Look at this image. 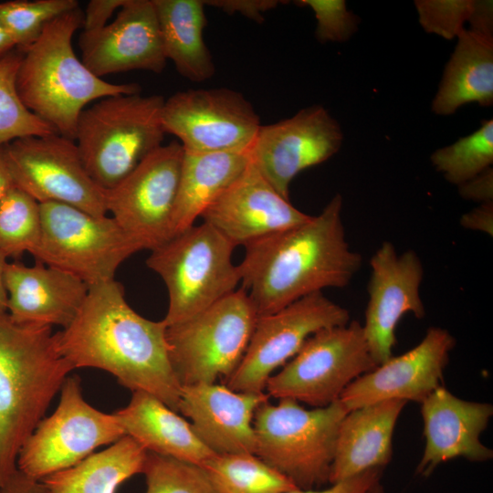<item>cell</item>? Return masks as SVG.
I'll return each mask as SVG.
<instances>
[{
    "instance_id": "cell-29",
    "label": "cell",
    "mask_w": 493,
    "mask_h": 493,
    "mask_svg": "<svg viewBox=\"0 0 493 493\" xmlns=\"http://www.w3.org/2000/svg\"><path fill=\"white\" fill-rule=\"evenodd\" d=\"M147 455L139 443L123 435L106 449L41 481L49 493H116L127 479L142 473Z\"/></svg>"
},
{
    "instance_id": "cell-13",
    "label": "cell",
    "mask_w": 493,
    "mask_h": 493,
    "mask_svg": "<svg viewBox=\"0 0 493 493\" xmlns=\"http://www.w3.org/2000/svg\"><path fill=\"white\" fill-rule=\"evenodd\" d=\"M350 321L348 309L323 292L257 317L246 351L226 385L236 392L263 393L274 371L294 357L311 335Z\"/></svg>"
},
{
    "instance_id": "cell-45",
    "label": "cell",
    "mask_w": 493,
    "mask_h": 493,
    "mask_svg": "<svg viewBox=\"0 0 493 493\" xmlns=\"http://www.w3.org/2000/svg\"><path fill=\"white\" fill-rule=\"evenodd\" d=\"M8 257L0 251V313H6L8 295L5 284V271Z\"/></svg>"
},
{
    "instance_id": "cell-16",
    "label": "cell",
    "mask_w": 493,
    "mask_h": 493,
    "mask_svg": "<svg viewBox=\"0 0 493 493\" xmlns=\"http://www.w3.org/2000/svg\"><path fill=\"white\" fill-rule=\"evenodd\" d=\"M343 132L321 105L299 110L290 118L261 125L248 151L250 162L284 198L303 170L320 164L341 149Z\"/></svg>"
},
{
    "instance_id": "cell-41",
    "label": "cell",
    "mask_w": 493,
    "mask_h": 493,
    "mask_svg": "<svg viewBox=\"0 0 493 493\" xmlns=\"http://www.w3.org/2000/svg\"><path fill=\"white\" fill-rule=\"evenodd\" d=\"M493 173L488 168L475 178L458 186L459 194L466 199H472L483 203L492 202L493 197Z\"/></svg>"
},
{
    "instance_id": "cell-30",
    "label": "cell",
    "mask_w": 493,
    "mask_h": 493,
    "mask_svg": "<svg viewBox=\"0 0 493 493\" xmlns=\"http://www.w3.org/2000/svg\"><path fill=\"white\" fill-rule=\"evenodd\" d=\"M201 467L216 493H282L298 488L255 454L215 455Z\"/></svg>"
},
{
    "instance_id": "cell-40",
    "label": "cell",
    "mask_w": 493,
    "mask_h": 493,
    "mask_svg": "<svg viewBox=\"0 0 493 493\" xmlns=\"http://www.w3.org/2000/svg\"><path fill=\"white\" fill-rule=\"evenodd\" d=\"M126 0H90L83 11L81 33L100 30L110 22V18L124 5Z\"/></svg>"
},
{
    "instance_id": "cell-27",
    "label": "cell",
    "mask_w": 493,
    "mask_h": 493,
    "mask_svg": "<svg viewBox=\"0 0 493 493\" xmlns=\"http://www.w3.org/2000/svg\"><path fill=\"white\" fill-rule=\"evenodd\" d=\"M248 163V152L184 151L173 216V236L194 226Z\"/></svg>"
},
{
    "instance_id": "cell-8",
    "label": "cell",
    "mask_w": 493,
    "mask_h": 493,
    "mask_svg": "<svg viewBox=\"0 0 493 493\" xmlns=\"http://www.w3.org/2000/svg\"><path fill=\"white\" fill-rule=\"evenodd\" d=\"M257 320L240 288L192 318L167 326L170 361L181 386L227 379L246 351Z\"/></svg>"
},
{
    "instance_id": "cell-25",
    "label": "cell",
    "mask_w": 493,
    "mask_h": 493,
    "mask_svg": "<svg viewBox=\"0 0 493 493\" xmlns=\"http://www.w3.org/2000/svg\"><path fill=\"white\" fill-rule=\"evenodd\" d=\"M124 430L147 452L202 467L214 454L197 437L190 422L155 396L133 392L115 413Z\"/></svg>"
},
{
    "instance_id": "cell-14",
    "label": "cell",
    "mask_w": 493,
    "mask_h": 493,
    "mask_svg": "<svg viewBox=\"0 0 493 493\" xmlns=\"http://www.w3.org/2000/svg\"><path fill=\"white\" fill-rule=\"evenodd\" d=\"M165 133L190 152H248L261 126L251 102L228 88L189 89L164 99Z\"/></svg>"
},
{
    "instance_id": "cell-47",
    "label": "cell",
    "mask_w": 493,
    "mask_h": 493,
    "mask_svg": "<svg viewBox=\"0 0 493 493\" xmlns=\"http://www.w3.org/2000/svg\"><path fill=\"white\" fill-rule=\"evenodd\" d=\"M369 493H383V488L380 484V482H378L372 489Z\"/></svg>"
},
{
    "instance_id": "cell-22",
    "label": "cell",
    "mask_w": 493,
    "mask_h": 493,
    "mask_svg": "<svg viewBox=\"0 0 493 493\" xmlns=\"http://www.w3.org/2000/svg\"><path fill=\"white\" fill-rule=\"evenodd\" d=\"M425 446L416 473L427 477L443 462L456 457L481 462L493 452L479 440L493 414L488 403L462 400L442 385L422 403Z\"/></svg>"
},
{
    "instance_id": "cell-39",
    "label": "cell",
    "mask_w": 493,
    "mask_h": 493,
    "mask_svg": "<svg viewBox=\"0 0 493 493\" xmlns=\"http://www.w3.org/2000/svg\"><path fill=\"white\" fill-rule=\"evenodd\" d=\"M382 468H372L344 480L330 484L325 489H294L282 493H369L380 482Z\"/></svg>"
},
{
    "instance_id": "cell-33",
    "label": "cell",
    "mask_w": 493,
    "mask_h": 493,
    "mask_svg": "<svg viewBox=\"0 0 493 493\" xmlns=\"http://www.w3.org/2000/svg\"><path fill=\"white\" fill-rule=\"evenodd\" d=\"M41 233L40 205L20 188L12 187L0 201V251L8 257L33 255Z\"/></svg>"
},
{
    "instance_id": "cell-6",
    "label": "cell",
    "mask_w": 493,
    "mask_h": 493,
    "mask_svg": "<svg viewBox=\"0 0 493 493\" xmlns=\"http://www.w3.org/2000/svg\"><path fill=\"white\" fill-rule=\"evenodd\" d=\"M349 411L340 400L306 409L292 399L262 404L254 416L256 455L298 488L329 482L340 425Z\"/></svg>"
},
{
    "instance_id": "cell-28",
    "label": "cell",
    "mask_w": 493,
    "mask_h": 493,
    "mask_svg": "<svg viewBox=\"0 0 493 493\" xmlns=\"http://www.w3.org/2000/svg\"><path fill=\"white\" fill-rule=\"evenodd\" d=\"M163 50L178 73L193 82L211 79L215 67L204 40L203 0H152Z\"/></svg>"
},
{
    "instance_id": "cell-23",
    "label": "cell",
    "mask_w": 493,
    "mask_h": 493,
    "mask_svg": "<svg viewBox=\"0 0 493 493\" xmlns=\"http://www.w3.org/2000/svg\"><path fill=\"white\" fill-rule=\"evenodd\" d=\"M7 315L16 324L66 328L74 320L89 286L77 277L36 261L7 263Z\"/></svg>"
},
{
    "instance_id": "cell-1",
    "label": "cell",
    "mask_w": 493,
    "mask_h": 493,
    "mask_svg": "<svg viewBox=\"0 0 493 493\" xmlns=\"http://www.w3.org/2000/svg\"><path fill=\"white\" fill-rule=\"evenodd\" d=\"M166 329L163 320L137 313L113 278L89 286L76 317L56 338L73 370L108 372L132 393H150L179 413L182 386L170 361Z\"/></svg>"
},
{
    "instance_id": "cell-12",
    "label": "cell",
    "mask_w": 493,
    "mask_h": 493,
    "mask_svg": "<svg viewBox=\"0 0 493 493\" xmlns=\"http://www.w3.org/2000/svg\"><path fill=\"white\" fill-rule=\"evenodd\" d=\"M3 151L15 186L39 204L108 215L106 191L88 174L73 140L58 133L28 136L3 145Z\"/></svg>"
},
{
    "instance_id": "cell-44",
    "label": "cell",
    "mask_w": 493,
    "mask_h": 493,
    "mask_svg": "<svg viewBox=\"0 0 493 493\" xmlns=\"http://www.w3.org/2000/svg\"><path fill=\"white\" fill-rule=\"evenodd\" d=\"M14 182L7 168L3 146L0 147V201L5 195V194L14 187Z\"/></svg>"
},
{
    "instance_id": "cell-36",
    "label": "cell",
    "mask_w": 493,
    "mask_h": 493,
    "mask_svg": "<svg viewBox=\"0 0 493 493\" xmlns=\"http://www.w3.org/2000/svg\"><path fill=\"white\" fill-rule=\"evenodd\" d=\"M474 0H416L419 23L431 34L446 39L456 37L469 22L475 9Z\"/></svg>"
},
{
    "instance_id": "cell-2",
    "label": "cell",
    "mask_w": 493,
    "mask_h": 493,
    "mask_svg": "<svg viewBox=\"0 0 493 493\" xmlns=\"http://www.w3.org/2000/svg\"><path fill=\"white\" fill-rule=\"evenodd\" d=\"M342 204L337 194L306 222L244 246L237 269L257 317L324 288L351 283L362 259L346 239Z\"/></svg>"
},
{
    "instance_id": "cell-35",
    "label": "cell",
    "mask_w": 493,
    "mask_h": 493,
    "mask_svg": "<svg viewBox=\"0 0 493 493\" xmlns=\"http://www.w3.org/2000/svg\"><path fill=\"white\" fill-rule=\"evenodd\" d=\"M142 474L145 493H216L196 465L148 452Z\"/></svg>"
},
{
    "instance_id": "cell-24",
    "label": "cell",
    "mask_w": 493,
    "mask_h": 493,
    "mask_svg": "<svg viewBox=\"0 0 493 493\" xmlns=\"http://www.w3.org/2000/svg\"><path fill=\"white\" fill-rule=\"evenodd\" d=\"M406 404L387 400L346 414L338 431L330 484L389 463L393 430Z\"/></svg>"
},
{
    "instance_id": "cell-11",
    "label": "cell",
    "mask_w": 493,
    "mask_h": 493,
    "mask_svg": "<svg viewBox=\"0 0 493 493\" xmlns=\"http://www.w3.org/2000/svg\"><path fill=\"white\" fill-rule=\"evenodd\" d=\"M59 392L56 410L37 424L17 455L16 468L37 480L71 467L125 435L116 414L101 412L84 399L78 376H68Z\"/></svg>"
},
{
    "instance_id": "cell-19",
    "label": "cell",
    "mask_w": 493,
    "mask_h": 493,
    "mask_svg": "<svg viewBox=\"0 0 493 493\" xmlns=\"http://www.w3.org/2000/svg\"><path fill=\"white\" fill-rule=\"evenodd\" d=\"M81 61L97 77L148 70L163 71L164 54L152 0H126L113 21L79 37Z\"/></svg>"
},
{
    "instance_id": "cell-26",
    "label": "cell",
    "mask_w": 493,
    "mask_h": 493,
    "mask_svg": "<svg viewBox=\"0 0 493 493\" xmlns=\"http://www.w3.org/2000/svg\"><path fill=\"white\" fill-rule=\"evenodd\" d=\"M432 101L437 115L454 114L467 103L493 104V35L462 29Z\"/></svg>"
},
{
    "instance_id": "cell-31",
    "label": "cell",
    "mask_w": 493,
    "mask_h": 493,
    "mask_svg": "<svg viewBox=\"0 0 493 493\" xmlns=\"http://www.w3.org/2000/svg\"><path fill=\"white\" fill-rule=\"evenodd\" d=\"M435 170L457 186L475 178L493 163V121L484 120L473 133L437 149L431 157Z\"/></svg>"
},
{
    "instance_id": "cell-4",
    "label": "cell",
    "mask_w": 493,
    "mask_h": 493,
    "mask_svg": "<svg viewBox=\"0 0 493 493\" xmlns=\"http://www.w3.org/2000/svg\"><path fill=\"white\" fill-rule=\"evenodd\" d=\"M78 7L51 21L24 51L16 76L24 105L57 133L74 141L81 111L108 96L140 93L137 83H110L93 74L75 54L72 39L81 27Z\"/></svg>"
},
{
    "instance_id": "cell-42",
    "label": "cell",
    "mask_w": 493,
    "mask_h": 493,
    "mask_svg": "<svg viewBox=\"0 0 493 493\" xmlns=\"http://www.w3.org/2000/svg\"><path fill=\"white\" fill-rule=\"evenodd\" d=\"M0 493H49L41 480L31 478L16 469L0 485Z\"/></svg>"
},
{
    "instance_id": "cell-18",
    "label": "cell",
    "mask_w": 493,
    "mask_h": 493,
    "mask_svg": "<svg viewBox=\"0 0 493 493\" xmlns=\"http://www.w3.org/2000/svg\"><path fill=\"white\" fill-rule=\"evenodd\" d=\"M455 344L448 330L430 327L415 347L355 379L339 400L348 411L387 400L422 403L441 385Z\"/></svg>"
},
{
    "instance_id": "cell-17",
    "label": "cell",
    "mask_w": 493,
    "mask_h": 493,
    "mask_svg": "<svg viewBox=\"0 0 493 493\" xmlns=\"http://www.w3.org/2000/svg\"><path fill=\"white\" fill-rule=\"evenodd\" d=\"M370 267L369 299L362 330L371 355L380 365L393 356L400 320L407 313L417 319L425 315L420 296L424 267L414 251L398 254L388 241L372 255Z\"/></svg>"
},
{
    "instance_id": "cell-38",
    "label": "cell",
    "mask_w": 493,
    "mask_h": 493,
    "mask_svg": "<svg viewBox=\"0 0 493 493\" xmlns=\"http://www.w3.org/2000/svg\"><path fill=\"white\" fill-rule=\"evenodd\" d=\"M205 5H210L233 15L240 14L257 23H262L264 14L275 8L281 1L278 0H203Z\"/></svg>"
},
{
    "instance_id": "cell-5",
    "label": "cell",
    "mask_w": 493,
    "mask_h": 493,
    "mask_svg": "<svg viewBox=\"0 0 493 493\" xmlns=\"http://www.w3.org/2000/svg\"><path fill=\"white\" fill-rule=\"evenodd\" d=\"M163 102L160 95L118 94L81 111L74 142L85 170L100 188L112 189L163 145Z\"/></svg>"
},
{
    "instance_id": "cell-21",
    "label": "cell",
    "mask_w": 493,
    "mask_h": 493,
    "mask_svg": "<svg viewBox=\"0 0 493 493\" xmlns=\"http://www.w3.org/2000/svg\"><path fill=\"white\" fill-rule=\"evenodd\" d=\"M269 400L263 393L236 392L226 385L182 386L178 412L190 420L197 437L215 455L255 454L254 416Z\"/></svg>"
},
{
    "instance_id": "cell-43",
    "label": "cell",
    "mask_w": 493,
    "mask_h": 493,
    "mask_svg": "<svg viewBox=\"0 0 493 493\" xmlns=\"http://www.w3.org/2000/svg\"><path fill=\"white\" fill-rule=\"evenodd\" d=\"M493 203L487 202L463 215L461 224L467 228L492 235Z\"/></svg>"
},
{
    "instance_id": "cell-46",
    "label": "cell",
    "mask_w": 493,
    "mask_h": 493,
    "mask_svg": "<svg viewBox=\"0 0 493 493\" xmlns=\"http://www.w3.org/2000/svg\"><path fill=\"white\" fill-rule=\"evenodd\" d=\"M15 48V43L0 20V58Z\"/></svg>"
},
{
    "instance_id": "cell-10",
    "label": "cell",
    "mask_w": 493,
    "mask_h": 493,
    "mask_svg": "<svg viewBox=\"0 0 493 493\" xmlns=\"http://www.w3.org/2000/svg\"><path fill=\"white\" fill-rule=\"evenodd\" d=\"M378 365L372 359L362 325L323 329L311 335L266 384L269 397L292 399L324 407L340 399L346 387Z\"/></svg>"
},
{
    "instance_id": "cell-34",
    "label": "cell",
    "mask_w": 493,
    "mask_h": 493,
    "mask_svg": "<svg viewBox=\"0 0 493 493\" xmlns=\"http://www.w3.org/2000/svg\"><path fill=\"white\" fill-rule=\"evenodd\" d=\"M79 7L76 0H15L0 3V20L16 48L26 50L55 18Z\"/></svg>"
},
{
    "instance_id": "cell-15",
    "label": "cell",
    "mask_w": 493,
    "mask_h": 493,
    "mask_svg": "<svg viewBox=\"0 0 493 493\" xmlns=\"http://www.w3.org/2000/svg\"><path fill=\"white\" fill-rule=\"evenodd\" d=\"M183 156L179 142L163 144L106 191L108 215L142 249L152 250L173 237Z\"/></svg>"
},
{
    "instance_id": "cell-7",
    "label": "cell",
    "mask_w": 493,
    "mask_h": 493,
    "mask_svg": "<svg viewBox=\"0 0 493 493\" xmlns=\"http://www.w3.org/2000/svg\"><path fill=\"white\" fill-rule=\"evenodd\" d=\"M235 246L210 225H194L151 250L150 269L166 286L167 326L186 320L237 288Z\"/></svg>"
},
{
    "instance_id": "cell-3",
    "label": "cell",
    "mask_w": 493,
    "mask_h": 493,
    "mask_svg": "<svg viewBox=\"0 0 493 493\" xmlns=\"http://www.w3.org/2000/svg\"><path fill=\"white\" fill-rule=\"evenodd\" d=\"M72 371L51 327L16 324L0 313V485L17 469L21 446Z\"/></svg>"
},
{
    "instance_id": "cell-9",
    "label": "cell",
    "mask_w": 493,
    "mask_h": 493,
    "mask_svg": "<svg viewBox=\"0 0 493 493\" xmlns=\"http://www.w3.org/2000/svg\"><path fill=\"white\" fill-rule=\"evenodd\" d=\"M39 205L40 239L32 256L88 286L113 279L121 264L142 250L111 216L58 203Z\"/></svg>"
},
{
    "instance_id": "cell-32",
    "label": "cell",
    "mask_w": 493,
    "mask_h": 493,
    "mask_svg": "<svg viewBox=\"0 0 493 493\" xmlns=\"http://www.w3.org/2000/svg\"><path fill=\"white\" fill-rule=\"evenodd\" d=\"M24 52L15 48L0 58V147L19 138L57 133L22 102L16 89Z\"/></svg>"
},
{
    "instance_id": "cell-37",
    "label": "cell",
    "mask_w": 493,
    "mask_h": 493,
    "mask_svg": "<svg viewBox=\"0 0 493 493\" xmlns=\"http://www.w3.org/2000/svg\"><path fill=\"white\" fill-rule=\"evenodd\" d=\"M299 5L309 6L317 19L316 38L321 42H344L358 29V17L342 0H299Z\"/></svg>"
},
{
    "instance_id": "cell-20",
    "label": "cell",
    "mask_w": 493,
    "mask_h": 493,
    "mask_svg": "<svg viewBox=\"0 0 493 493\" xmlns=\"http://www.w3.org/2000/svg\"><path fill=\"white\" fill-rule=\"evenodd\" d=\"M201 217L235 246H245L299 226L310 215L279 194L249 160L241 174Z\"/></svg>"
}]
</instances>
